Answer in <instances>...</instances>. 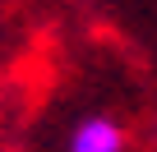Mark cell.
<instances>
[{
  "label": "cell",
  "mask_w": 157,
  "mask_h": 152,
  "mask_svg": "<svg viewBox=\"0 0 157 152\" xmlns=\"http://www.w3.org/2000/svg\"><path fill=\"white\" fill-rule=\"evenodd\" d=\"M69 152H125V129L106 115H93L69 134Z\"/></svg>",
  "instance_id": "6da1fadb"
}]
</instances>
